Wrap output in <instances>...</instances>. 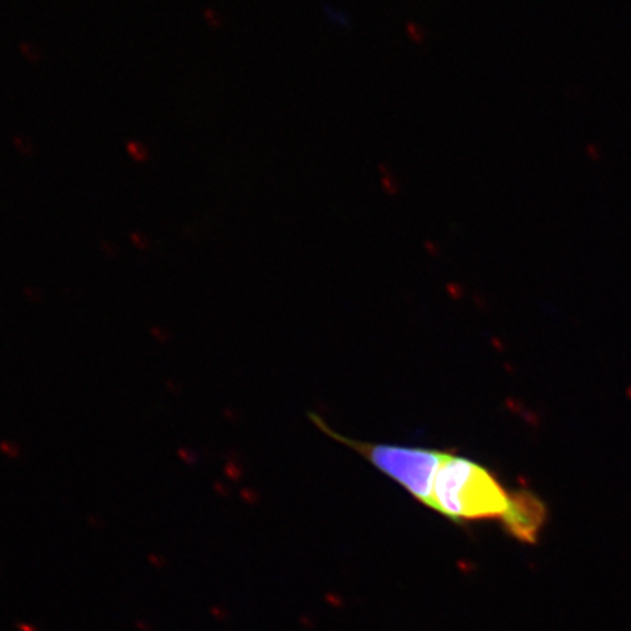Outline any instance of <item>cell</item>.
Returning a JSON list of instances; mask_svg holds the SVG:
<instances>
[{
	"label": "cell",
	"instance_id": "cell-2",
	"mask_svg": "<svg viewBox=\"0 0 631 631\" xmlns=\"http://www.w3.org/2000/svg\"><path fill=\"white\" fill-rule=\"evenodd\" d=\"M310 417L314 424L328 436L354 448L357 453L370 460L378 471L403 487L415 500L434 510V481H436L441 465L452 453L436 451V448L358 441L333 431L320 417Z\"/></svg>",
	"mask_w": 631,
	"mask_h": 631
},
{
	"label": "cell",
	"instance_id": "cell-4",
	"mask_svg": "<svg viewBox=\"0 0 631 631\" xmlns=\"http://www.w3.org/2000/svg\"><path fill=\"white\" fill-rule=\"evenodd\" d=\"M128 152H129V155L137 162H145L149 158L148 148L140 142H129Z\"/></svg>",
	"mask_w": 631,
	"mask_h": 631
},
{
	"label": "cell",
	"instance_id": "cell-1",
	"mask_svg": "<svg viewBox=\"0 0 631 631\" xmlns=\"http://www.w3.org/2000/svg\"><path fill=\"white\" fill-rule=\"evenodd\" d=\"M434 510L456 523L501 519L510 491L488 468L472 459L451 455L434 481Z\"/></svg>",
	"mask_w": 631,
	"mask_h": 631
},
{
	"label": "cell",
	"instance_id": "cell-3",
	"mask_svg": "<svg viewBox=\"0 0 631 631\" xmlns=\"http://www.w3.org/2000/svg\"><path fill=\"white\" fill-rule=\"evenodd\" d=\"M546 510L545 503L534 491L522 488L510 491L509 506L500 521L504 529L525 544H537L541 532L545 526Z\"/></svg>",
	"mask_w": 631,
	"mask_h": 631
}]
</instances>
